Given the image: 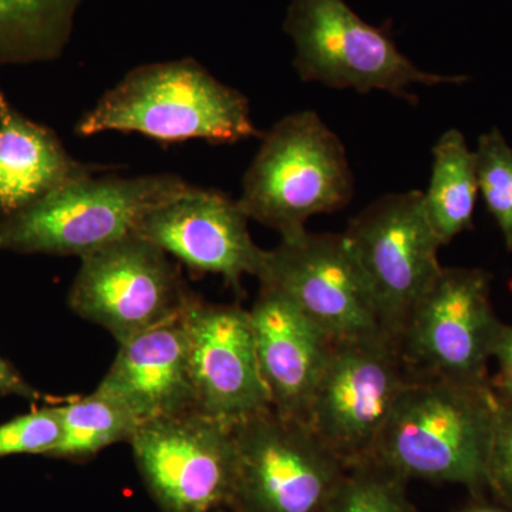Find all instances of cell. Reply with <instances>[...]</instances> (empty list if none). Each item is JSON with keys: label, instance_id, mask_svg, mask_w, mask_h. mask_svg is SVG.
<instances>
[{"label": "cell", "instance_id": "6da1fadb", "mask_svg": "<svg viewBox=\"0 0 512 512\" xmlns=\"http://www.w3.org/2000/svg\"><path fill=\"white\" fill-rule=\"evenodd\" d=\"M494 409L491 383L414 373L370 460L406 481L463 485L478 494L485 488Z\"/></svg>", "mask_w": 512, "mask_h": 512}, {"label": "cell", "instance_id": "7a4b0ae2", "mask_svg": "<svg viewBox=\"0 0 512 512\" xmlns=\"http://www.w3.org/2000/svg\"><path fill=\"white\" fill-rule=\"evenodd\" d=\"M137 133L180 143L234 144L259 137L247 97L215 79L192 59L131 70L79 120L76 133Z\"/></svg>", "mask_w": 512, "mask_h": 512}, {"label": "cell", "instance_id": "3957f363", "mask_svg": "<svg viewBox=\"0 0 512 512\" xmlns=\"http://www.w3.org/2000/svg\"><path fill=\"white\" fill-rule=\"evenodd\" d=\"M353 174L339 137L313 111L289 114L262 136L242 181L239 207L282 238L306 231L319 214L343 210Z\"/></svg>", "mask_w": 512, "mask_h": 512}, {"label": "cell", "instance_id": "277c9868", "mask_svg": "<svg viewBox=\"0 0 512 512\" xmlns=\"http://www.w3.org/2000/svg\"><path fill=\"white\" fill-rule=\"evenodd\" d=\"M190 184L173 174L87 175L0 218V249L16 254L84 256L134 234L148 211Z\"/></svg>", "mask_w": 512, "mask_h": 512}, {"label": "cell", "instance_id": "5b68a950", "mask_svg": "<svg viewBox=\"0 0 512 512\" xmlns=\"http://www.w3.org/2000/svg\"><path fill=\"white\" fill-rule=\"evenodd\" d=\"M285 32L295 43V69L305 82L332 89L392 93L414 103L410 86L460 84L464 76L424 72L397 49L389 30L357 16L345 0H291Z\"/></svg>", "mask_w": 512, "mask_h": 512}, {"label": "cell", "instance_id": "8992f818", "mask_svg": "<svg viewBox=\"0 0 512 512\" xmlns=\"http://www.w3.org/2000/svg\"><path fill=\"white\" fill-rule=\"evenodd\" d=\"M413 376L390 336L332 342L306 426L346 467L370 460Z\"/></svg>", "mask_w": 512, "mask_h": 512}, {"label": "cell", "instance_id": "52a82bcc", "mask_svg": "<svg viewBox=\"0 0 512 512\" xmlns=\"http://www.w3.org/2000/svg\"><path fill=\"white\" fill-rule=\"evenodd\" d=\"M229 512H323L346 467L305 423L265 410L232 427Z\"/></svg>", "mask_w": 512, "mask_h": 512}, {"label": "cell", "instance_id": "ba28073f", "mask_svg": "<svg viewBox=\"0 0 512 512\" xmlns=\"http://www.w3.org/2000/svg\"><path fill=\"white\" fill-rule=\"evenodd\" d=\"M504 323L491 302V275L441 268L414 305L397 345L419 375L488 384V362Z\"/></svg>", "mask_w": 512, "mask_h": 512}, {"label": "cell", "instance_id": "9c48e42d", "mask_svg": "<svg viewBox=\"0 0 512 512\" xmlns=\"http://www.w3.org/2000/svg\"><path fill=\"white\" fill-rule=\"evenodd\" d=\"M343 237L384 332L397 342L414 305L443 268V245L424 211L423 192L383 195L350 221Z\"/></svg>", "mask_w": 512, "mask_h": 512}, {"label": "cell", "instance_id": "30bf717a", "mask_svg": "<svg viewBox=\"0 0 512 512\" xmlns=\"http://www.w3.org/2000/svg\"><path fill=\"white\" fill-rule=\"evenodd\" d=\"M194 296L163 249L130 234L82 258L67 302L120 345L180 315Z\"/></svg>", "mask_w": 512, "mask_h": 512}, {"label": "cell", "instance_id": "8fae6325", "mask_svg": "<svg viewBox=\"0 0 512 512\" xmlns=\"http://www.w3.org/2000/svg\"><path fill=\"white\" fill-rule=\"evenodd\" d=\"M130 446L161 511L228 510L237 466L228 424L200 412L158 417L141 421Z\"/></svg>", "mask_w": 512, "mask_h": 512}, {"label": "cell", "instance_id": "7c38bea8", "mask_svg": "<svg viewBox=\"0 0 512 512\" xmlns=\"http://www.w3.org/2000/svg\"><path fill=\"white\" fill-rule=\"evenodd\" d=\"M256 278L286 296L332 342L387 335L343 234L303 231L282 238L265 251Z\"/></svg>", "mask_w": 512, "mask_h": 512}, {"label": "cell", "instance_id": "4fadbf2b", "mask_svg": "<svg viewBox=\"0 0 512 512\" xmlns=\"http://www.w3.org/2000/svg\"><path fill=\"white\" fill-rule=\"evenodd\" d=\"M184 322L197 412L234 427L272 409L247 309L194 296Z\"/></svg>", "mask_w": 512, "mask_h": 512}, {"label": "cell", "instance_id": "5bb4252c", "mask_svg": "<svg viewBox=\"0 0 512 512\" xmlns=\"http://www.w3.org/2000/svg\"><path fill=\"white\" fill-rule=\"evenodd\" d=\"M249 218L221 191L190 185L148 211L134 234L173 255L195 274L220 275L242 292L244 276H258L265 249L255 244Z\"/></svg>", "mask_w": 512, "mask_h": 512}, {"label": "cell", "instance_id": "9a60e30c", "mask_svg": "<svg viewBox=\"0 0 512 512\" xmlns=\"http://www.w3.org/2000/svg\"><path fill=\"white\" fill-rule=\"evenodd\" d=\"M249 315L272 410L305 423L332 340L286 296L268 286L259 288Z\"/></svg>", "mask_w": 512, "mask_h": 512}, {"label": "cell", "instance_id": "2e32d148", "mask_svg": "<svg viewBox=\"0 0 512 512\" xmlns=\"http://www.w3.org/2000/svg\"><path fill=\"white\" fill-rule=\"evenodd\" d=\"M97 390L140 421L197 412L184 311L120 343Z\"/></svg>", "mask_w": 512, "mask_h": 512}, {"label": "cell", "instance_id": "e0dca14e", "mask_svg": "<svg viewBox=\"0 0 512 512\" xmlns=\"http://www.w3.org/2000/svg\"><path fill=\"white\" fill-rule=\"evenodd\" d=\"M70 156L50 128L23 116L0 89V212L23 210L56 188L99 173Z\"/></svg>", "mask_w": 512, "mask_h": 512}, {"label": "cell", "instance_id": "ac0fdd59", "mask_svg": "<svg viewBox=\"0 0 512 512\" xmlns=\"http://www.w3.org/2000/svg\"><path fill=\"white\" fill-rule=\"evenodd\" d=\"M478 192L476 153L461 131H446L433 147L430 184L423 192L424 211L441 245L473 228Z\"/></svg>", "mask_w": 512, "mask_h": 512}, {"label": "cell", "instance_id": "d6986e66", "mask_svg": "<svg viewBox=\"0 0 512 512\" xmlns=\"http://www.w3.org/2000/svg\"><path fill=\"white\" fill-rule=\"evenodd\" d=\"M80 0H0V69L62 55Z\"/></svg>", "mask_w": 512, "mask_h": 512}, {"label": "cell", "instance_id": "ffe728a7", "mask_svg": "<svg viewBox=\"0 0 512 512\" xmlns=\"http://www.w3.org/2000/svg\"><path fill=\"white\" fill-rule=\"evenodd\" d=\"M59 407L62 440L53 458L84 460L114 444H130L141 423L124 404L97 389Z\"/></svg>", "mask_w": 512, "mask_h": 512}, {"label": "cell", "instance_id": "44dd1931", "mask_svg": "<svg viewBox=\"0 0 512 512\" xmlns=\"http://www.w3.org/2000/svg\"><path fill=\"white\" fill-rule=\"evenodd\" d=\"M407 481L375 460L346 468L323 512H414Z\"/></svg>", "mask_w": 512, "mask_h": 512}, {"label": "cell", "instance_id": "7402d4cb", "mask_svg": "<svg viewBox=\"0 0 512 512\" xmlns=\"http://www.w3.org/2000/svg\"><path fill=\"white\" fill-rule=\"evenodd\" d=\"M478 190L512 252V147L498 128L478 138Z\"/></svg>", "mask_w": 512, "mask_h": 512}, {"label": "cell", "instance_id": "603a6c76", "mask_svg": "<svg viewBox=\"0 0 512 512\" xmlns=\"http://www.w3.org/2000/svg\"><path fill=\"white\" fill-rule=\"evenodd\" d=\"M60 407H45L0 424V458L35 454L50 457L62 440Z\"/></svg>", "mask_w": 512, "mask_h": 512}, {"label": "cell", "instance_id": "cb8c5ba5", "mask_svg": "<svg viewBox=\"0 0 512 512\" xmlns=\"http://www.w3.org/2000/svg\"><path fill=\"white\" fill-rule=\"evenodd\" d=\"M494 394V423L485 461V488H490L505 510L512 512V402Z\"/></svg>", "mask_w": 512, "mask_h": 512}, {"label": "cell", "instance_id": "d4e9b609", "mask_svg": "<svg viewBox=\"0 0 512 512\" xmlns=\"http://www.w3.org/2000/svg\"><path fill=\"white\" fill-rule=\"evenodd\" d=\"M493 359L497 360V375L491 377L494 392L512 402V325H503L495 342Z\"/></svg>", "mask_w": 512, "mask_h": 512}, {"label": "cell", "instance_id": "484cf974", "mask_svg": "<svg viewBox=\"0 0 512 512\" xmlns=\"http://www.w3.org/2000/svg\"><path fill=\"white\" fill-rule=\"evenodd\" d=\"M0 396H18L25 400H39L42 394L30 386L9 362L0 357Z\"/></svg>", "mask_w": 512, "mask_h": 512}, {"label": "cell", "instance_id": "4316f807", "mask_svg": "<svg viewBox=\"0 0 512 512\" xmlns=\"http://www.w3.org/2000/svg\"><path fill=\"white\" fill-rule=\"evenodd\" d=\"M466 512H505V511L497 510V508L477 507V508H471V510H468Z\"/></svg>", "mask_w": 512, "mask_h": 512}]
</instances>
